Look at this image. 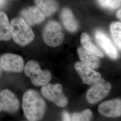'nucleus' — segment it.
I'll use <instances>...</instances> for the list:
<instances>
[{
    "label": "nucleus",
    "mask_w": 121,
    "mask_h": 121,
    "mask_svg": "<svg viewBox=\"0 0 121 121\" xmlns=\"http://www.w3.org/2000/svg\"><path fill=\"white\" fill-rule=\"evenodd\" d=\"M81 43L82 47L99 57H103L104 54L97 47L92 43L89 36L86 33H83L81 36Z\"/></svg>",
    "instance_id": "obj_17"
},
{
    "label": "nucleus",
    "mask_w": 121,
    "mask_h": 121,
    "mask_svg": "<svg viewBox=\"0 0 121 121\" xmlns=\"http://www.w3.org/2000/svg\"><path fill=\"white\" fill-rule=\"evenodd\" d=\"M97 43L110 58L115 59L118 56L117 49L107 35L102 30H96L95 33Z\"/></svg>",
    "instance_id": "obj_11"
},
{
    "label": "nucleus",
    "mask_w": 121,
    "mask_h": 121,
    "mask_svg": "<svg viewBox=\"0 0 121 121\" xmlns=\"http://www.w3.org/2000/svg\"><path fill=\"white\" fill-rule=\"evenodd\" d=\"M121 9H119L117 13V16L118 18L121 19Z\"/></svg>",
    "instance_id": "obj_23"
},
{
    "label": "nucleus",
    "mask_w": 121,
    "mask_h": 121,
    "mask_svg": "<svg viewBox=\"0 0 121 121\" xmlns=\"http://www.w3.org/2000/svg\"><path fill=\"white\" fill-rule=\"evenodd\" d=\"M92 112L90 109H86L82 112H75L72 117V121H90Z\"/></svg>",
    "instance_id": "obj_20"
},
{
    "label": "nucleus",
    "mask_w": 121,
    "mask_h": 121,
    "mask_svg": "<svg viewBox=\"0 0 121 121\" xmlns=\"http://www.w3.org/2000/svg\"><path fill=\"white\" fill-rule=\"evenodd\" d=\"M11 37L16 43L25 46L31 43L34 39V32L22 17H16L11 22Z\"/></svg>",
    "instance_id": "obj_2"
},
{
    "label": "nucleus",
    "mask_w": 121,
    "mask_h": 121,
    "mask_svg": "<svg viewBox=\"0 0 121 121\" xmlns=\"http://www.w3.org/2000/svg\"><path fill=\"white\" fill-rule=\"evenodd\" d=\"M99 5L105 9L114 10L121 6V0H97Z\"/></svg>",
    "instance_id": "obj_19"
},
{
    "label": "nucleus",
    "mask_w": 121,
    "mask_h": 121,
    "mask_svg": "<svg viewBox=\"0 0 121 121\" xmlns=\"http://www.w3.org/2000/svg\"><path fill=\"white\" fill-rule=\"evenodd\" d=\"M19 108V102L17 96L8 89L0 92V112L2 111L14 113Z\"/></svg>",
    "instance_id": "obj_7"
},
{
    "label": "nucleus",
    "mask_w": 121,
    "mask_h": 121,
    "mask_svg": "<svg viewBox=\"0 0 121 121\" xmlns=\"http://www.w3.org/2000/svg\"><path fill=\"white\" fill-rule=\"evenodd\" d=\"M60 17L67 30L70 32H75L77 31L79 25L70 9L67 8L63 9L60 13Z\"/></svg>",
    "instance_id": "obj_14"
},
{
    "label": "nucleus",
    "mask_w": 121,
    "mask_h": 121,
    "mask_svg": "<svg viewBox=\"0 0 121 121\" xmlns=\"http://www.w3.org/2000/svg\"><path fill=\"white\" fill-rule=\"evenodd\" d=\"M37 8L44 16H50L56 11L58 4L56 0H35Z\"/></svg>",
    "instance_id": "obj_15"
},
{
    "label": "nucleus",
    "mask_w": 121,
    "mask_h": 121,
    "mask_svg": "<svg viewBox=\"0 0 121 121\" xmlns=\"http://www.w3.org/2000/svg\"></svg>",
    "instance_id": "obj_24"
},
{
    "label": "nucleus",
    "mask_w": 121,
    "mask_h": 121,
    "mask_svg": "<svg viewBox=\"0 0 121 121\" xmlns=\"http://www.w3.org/2000/svg\"><path fill=\"white\" fill-rule=\"evenodd\" d=\"M11 38L10 25L7 15L0 12V40H9Z\"/></svg>",
    "instance_id": "obj_16"
},
{
    "label": "nucleus",
    "mask_w": 121,
    "mask_h": 121,
    "mask_svg": "<svg viewBox=\"0 0 121 121\" xmlns=\"http://www.w3.org/2000/svg\"><path fill=\"white\" fill-rule=\"evenodd\" d=\"M6 2V0H0V9L2 8Z\"/></svg>",
    "instance_id": "obj_22"
},
{
    "label": "nucleus",
    "mask_w": 121,
    "mask_h": 121,
    "mask_svg": "<svg viewBox=\"0 0 121 121\" xmlns=\"http://www.w3.org/2000/svg\"><path fill=\"white\" fill-rule=\"evenodd\" d=\"M80 60L83 64L91 69L97 68L99 66L100 61L98 56L87 50L83 47H79L77 49Z\"/></svg>",
    "instance_id": "obj_13"
},
{
    "label": "nucleus",
    "mask_w": 121,
    "mask_h": 121,
    "mask_svg": "<svg viewBox=\"0 0 121 121\" xmlns=\"http://www.w3.org/2000/svg\"><path fill=\"white\" fill-rule=\"evenodd\" d=\"M0 65L2 68L6 71L19 72L23 69L24 61L20 56L7 53L1 57Z\"/></svg>",
    "instance_id": "obj_8"
},
{
    "label": "nucleus",
    "mask_w": 121,
    "mask_h": 121,
    "mask_svg": "<svg viewBox=\"0 0 121 121\" xmlns=\"http://www.w3.org/2000/svg\"><path fill=\"white\" fill-rule=\"evenodd\" d=\"M22 18L29 26L38 24L43 21L45 16L37 7L32 6L23 10L21 13Z\"/></svg>",
    "instance_id": "obj_12"
},
{
    "label": "nucleus",
    "mask_w": 121,
    "mask_h": 121,
    "mask_svg": "<svg viewBox=\"0 0 121 121\" xmlns=\"http://www.w3.org/2000/svg\"><path fill=\"white\" fill-rule=\"evenodd\" d=\"M41 93L48 100L60 107L66 106L68 100L62 91V87L60 84H46L42 86Z\"/></svg>",
    "instance_id": "obj_5"
},
{
    "label": "nucleus",
    "mask_w": 121,
    "mask_h": 121,
    "mask_svg": "<svg viewBox=\"0 0 121 121\" xmlns=\"http://www.w3.org/2000/svg\"><path fill=\"white\" fill-rule=\"evenodd\" d=\"M98 111L100 113L106 117H120L121 115V99L110 100L103 102L99 105Z\"/></svg>",
    "instance_id": "obj_10"
},
{
    "label": "nucleus",
    "mask_w": 121,
    "mask_h": 121,
    "mask_svg": "<svg viewBox=\"0 0 121 121\" xmlns=\"http://www.w3.org/2000/svg\"><path fill=\"white\" fill-rule=\"evenodd\" d=\"M111 89L109 82L103 79L93 84L86 93L87 101L91 104L96 103L106 97Z\"/></svg>",
    "instance_id": "obj_6"
},
{
    "label": "nucleus",
    "mask_w": 121,
    "mask_h": 121,
    "mask_svg": "<svg viewBox=\"0 0 121 121\" xmlns=\"http://www.w3.org/2000/svg\"><path fill=\"white\" fill-rule=\"evenodd\" d=\"M110 30L115 43L120 49L121 48V22H113L110 26Z\"/></svg>",
    "instance_id": "obj_18"
},
{
    "label": "nucleus",
    "mask_w": 121,
    "mask_h": 121,
    "mask_svg": "<svg viewBox=\"0 0 121 121\" xmlns=\"http://www.w3.org/2000/svg\"><path fill=\"white\" fill-rule=\"evenodd\" d=\"M43 37L48 45L56 47L63 42L65 35L60 24L55 21H51L46 24L43 29Z\"/></svg>",
    "instance_id": "obj_4"
},
{
    "label": "nucleus",
    "mask_w": 121,
    "mask_h": 121,
    "mask_svg": "<svg viewBox=\"0 0 121 121\" xmlns=\"http://www.w3.org/2000/svg\"><path fill=\"white\" fill-rule=\"evenodd\" d=\"M62 121H71L69 114L66 111H64L62 113Z\"/></svg>",
    "instance_id": "obj_21"
},
{
    "label": "nucleus",
    "mask_w": 121,
    "mask_h": 121,
    "mask_svg": "<svg viewBox=\"0 0 121 121\" xmlns=\"http://www.w3.org/2000/svg\"><path fill=\"white\" fill-rule=\"evenodd\" d=\"M46 108L45 101L36 91L29 90L24 94L22 108L29 121H38L43 117Z\"/></svg>",
    "instance_id": "obj_1"
},
{
    "label": "nucleus",
    "mask_w": 121,
    "mask_h": 121,
    "mask_svg": "<svg viewBox=\"0 0 121 121\" xmlns=\"http://www.w3.org/2000/svg\"><path fill=\"white\" fill-rule=\"evenodd\" d=\"M74 67L85 84L88 85L94 84L101 79L100 73L81 62H76Z\"/></svg>",
    "instance_id": "obj_9"
},
{
    "label": "nucleus",
    "mask_w": 121,
    "mask_h": 121,
    "mask_svg": "<svg viewBox=\"0 0 121 121\" xmlns=\"http://www.w3.org/2000/svg\"><path fill=\"white\" fill-rule=\"evenodd\" d=\"M25 73L36 86H43L47 84L51 79L50 72L47 70H42L39 64L35 60H30L26 63Z\"/></svg>",
    "instance_id": "obj_3"
}]
</instances>
